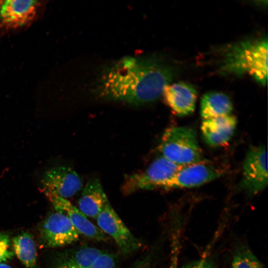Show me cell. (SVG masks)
Here are the masks:
<instances>
[{
  "mask_svg": "<svg viewBox=\"0 0 268 268\" xmlns=\"http://www.w3.org/2000/svg\"><path fill=\"white\" fill-rule=\"evenodd\" d=\"M177 71L176 67L158 56L126 57L105 69L95 91L106 99L134 105L148 103L162 95Z\"/></svg>",
  "mask_w": 268,
  "mask_h": 268,
  "instance_id": "1",
  "label": "cell"
},
{
  "mask_svg": "<svg viewBox=\"0 0 268 268\" xmlns=\"http://www.w3.org/2000/svg\"><path fill=\"white\" fill-rule=\"evenodd\" d=\"M218 68L223 74H248L258 83L265 85L268 77L267 37L244 40L224 47L221 51Z\"/></svg>",
  "mask_w": 268,
  "mask_h": 268,
  "instance_id": "2",
  "label": "cell"
},
{
  "mask_svg": "<svg viewBox=\"0 0 268 268\" xmlns=\"http://www.w3.org/2000/svg\"><path fill=\"white\" fill-rule=\"evenodd\" d=\"M161 156L186 166L201 161L202 151L196 132L186 127H173L164 133L159 146Z\"/></svg>",
  "mask_w": 268,
  "mask_h": 268,
  "instance_id": "3",
  "label": "cell"
},
{
  "mask_svg": "<svg viewBox=\"0 0 268 268\" xmlns=\"http://www.w3.org/2000/svg\"><path fill=\"white\" fill-rule=\"evenodd\" d=\"M48 1L0 0V38L29 28L43 15Z\"/></svg>",
  "mask_w": 268,
  "mask_h": 268,
  "instance_id": "4",
  "label": "cell"
},
{
  "mask_svg": "<svg viewBox=\"0 0 268 268\" xmlns=\"http://www.w3.org/2000/svg\"><path fill=\"white\" fill-rule=\"evenodd\" d=\"M183 166L161 155L144 170L129 176L123 186V191L129 194L139 190L164 188L166 184Z\"/></svg>",
  "mask_w": 268,
  "mask_h": 268,
  "instance_id": "5",
  "label": "cell"
},
{
  "mask_svg": "<svg viewBox=\"0 0 268 268\" xmlns=\"http://www.w3.org/2000/svg\"><path fill=\"white\" fill-rule=\"evenodd\" d=\"M267 151L263 145L249 149L243 164L241 188L248 194L255 195L268 186Z\"/></svg>",
  "mask_w": 268,
  "mask_h": 268,
  "instance_id": "6",
  "label": "cell"
},
{
  "mask_svg": "<svg viewBox=\"0 0 268 268\" xmlns=\"http://www.w3.org/2000/svg\"><path fill=\"white\" fill-rule=\"evenodd\" d=\"M99 228L110 236L122 254L138 250L140 242L131 232L108 202L96 218Z\"/></svg>",
  "mask_w": 268,
  "mask_h": 268,
  "instance_id": "7",
  "label": "cell"
},
{
  "mask_svg": "<svg viewBox=\"0 0 268 268\" xmlns=\"http://www.w3.org/2000/svg\"><path fill=\"white\" fill-rule=\"evenodd\" d=\"M40 235L43 242L50 247L66 246L77 241L79 233L64 213L57 211L50 213L42 223Z\"/></svg>",
  "mask_w": 268,
  "mask_h": 268,
  "instance_id": "8",
  "label": "cell"
},
{
  "mask_svg": "<svg viewBox=\"0 0 268 268\" xmlns=\"http://www.w3.org/2000/svg\"><path fill=\"white\" fill-rule=\"evenodd\" d=\"M44 193H51L67 199L74 196L82 187L78 174L69 167L58 166L44 173L41 181Z\"/></svg>",
  "mask_w": 268,
  "mask_h": 268,
  "instance_id": "9",
  "label": "cell"
},
{
  "mask_svg": "<svg viewBox=\"0 0 268 268\" xmlns=\"http://www.w3.org/2000/svg\"><path fill=\"white\" fill-rule=\"evenodd\" d=\"M222 171L208 162L201 161L184 166L166 184V189L192 188L202 185L221 176Z\"/></svg>",
  "mask_w": 268,
  "mask_h": 268,
  "instance_id": "10",
  "label": "cell"
},
{
  "mask_svg": "<svg viewBox=\"0 0 268 268\" xmlns=\"http://www.w3.org/2000/svg\"><path fill=\"white\" fill-rule=\"evenodd\" d=\"M57 211L65 213L79 234L99 241H105L108 237L92 224L77 207L67 199L51 193H44Z\"/></svg>",
  "mask_w": 268,
  "mask_h": 268,
  "instance_id": "11",
  "label": "cell"
},
{
  "mask_svg": "<svg viewBox=\"0 0 268 268\" xmlns=\"http://www.w3.org/2000/svg\"><path fill=\"white\" fill-rule=\"evenodd\" d=\"M162 95L165 102L177 116L189 115L195 110L197 93L190 83L180 81L169 84L164 88Z\"/></svg>",
  "mask_w": 268,
  "mask_h": 268,
  "instance_id": "12",
  "label": "cell"
},
{
  "mask_svg": "<svg viewBox=\"0 0 268 268\" xmlns=\"http://www.w3.org/2000/svg\"><path fill=\"white\" fill-rule=\"evenodd\" d=\"M236 125V118L231 115L203 119L201 127L203 138L210 146L223 145L232 137Z\"/></svg>",
  "mask_w": 268,
  "mask_h": 268,
  "instance_id": "13",
  "label": "cell"
},
{
  "mask_svg": "<svg viewBox=\"0 0 268 268\" xmlns=\"http://www.w3.org/2000/svg\"><path fill=\"white\" fill-rule=\"evenodd\" d=\"M108 202L99 180L91 179L82 189L78 208L86 216L96 218Z\"/></svg>",
  "mask_w": 268,
  "mask_h": 268,
  "instance_id": "14",
  "label": "cell"
},
{
  "mask_svg": "<svg viewBox=\"0 0 268 268\" xmlns=\"http://www.w3.org/2000/svg\"><path fill=\"white\" fill-rule=\"evenodd\" d=\"M233 109L229 97L220 92H209L201 98L200 112L203 119L230 115Z\"/></svg>",
  "mask_w": 268,
  "mask_h": 268,
  "instance_id": "15",
  "label": "cell"
},
{
  "mask_svg": "<svg viewBox=\"0 0 268 268\" xmlns=\"http://www.w3.org/2000/svg\"><path fill=\"white\" fill-rule=\"evenodd\" d=\"M91 247H80L64 255L55 268H88L102 253Z\"/></svg>",
  "mask_w": 268,
  "mask_h": 268,
  "instance_id": "16",
  "label": "cell"
},
{
  "mask_svg": "<svg viewBox=\"0 0 268 268\" xmlns=\"http://www.w3.org/2000/svg\"><path fill=\"white\" fill-rule=\"evenodd\" d=\"M13 252L26 268H34L37 254L33 236L29 232H22L12 239Z\"/></svg>",
  "mask_w": 268,
  "mask_h": 268,
  "instance_id": "17",
  "label": "cell"
},
{
  "mask_svg": "<svg viewBox=\"0 0 268 268\" xmlns=\"http://www.w3.org/2000/svg\"><path fill=\"white\" fill-rule=\"evenodd\" d=\"M232 268H264L262 264L248 248L237 251L232 261Z\"/></svg>",
  "mask_w": 268,
  "mask_h": 268,
  "instance_id": "18",
  "label": "cell"
},
{
  "mask_svg": "<svg viewBox=\"0 0 268 268\" xmlns=\"http://www.w3.org/2000/svg\"><path fill=\"white\" fill-rule=\"evenodd\" d=\"M14 255L10 249V239L8 234L0 232V263L11 259Z\"/></svg>",
  "mask_w": 268,
  "mask_h": 268,
  "instance_id": "19",
  "label": "cell"
},
{
  "mask_svg": "<svg viewBox=\"0 0 268 268\" xmlns=\"http://www.w3.org/2000/svg\"><path fill=\"white\" fill-rule=\"evenodd\" d=\"M116 262L113 255L102 252L88 268H115Z\"/></svg>",
  "mask_w": 268,
  "mask_h": 268,
  "instance_id": "20",
  "label": "cell"
},
{
  "mask_svg": "<svg viewBox=\"0 0 268 268\" xmlns=\"http://www.w3.org/2000/svg\"><path fill=\"white\" fill-rule=\"evenodd\" d=\"M183 268H217L209 260L202 259L196 262L190 263Z\"/></svg>",
  "mask_w": 268,
  "mask_h": 268,
  "instance_id": "21",
  "label": "cell"
},
{
  "mask_svg": "<svg viewBox=\"0 0 268 268\" xmlns=\"http://www.w3.org/2000/svg\"><path fill=\"white\" fill-rule=\"evenodd\" d=\"M0 268H12L10 266L3 263H0Z\"/></svg>",
  "mask_w": 268,
  "mask_h": 268,
  "instance_id": "22",
  "label": "cell"
}]
</instances>
